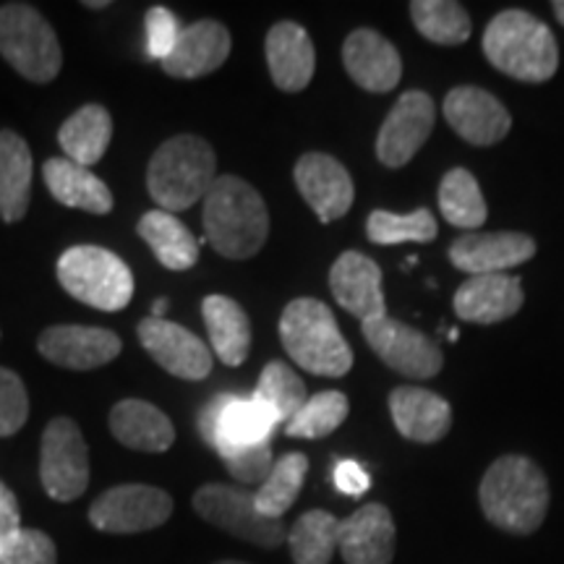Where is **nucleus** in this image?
Here are the masks:
<instances>
[{
  "instance_id": "nucleus-1",
  "label": "nucleus",
  "mask_w": 564,
  "mask_h": 564,
  "mask_svg": "<svg viewBox=\"0 0 564 564\" xmlns=\"http://www.w3.org/2000/svg\"><path fill=\"white\" fill-rule=\"evenodd\" d=\"M204 232L225 259H249L270 236L262 194L238 175H220L204 196Z\"/></svg>"
},
{
  "instance_id": "nucleus-2",
  "label": "nucleus",
  "mask_w": 564,
  "mask_h": 564,
  "mask_svg": "<svg viewBox=\"0 0 564 564\" xmlns=\"http://www.w3.org/2000/svg\"><path fill=\"white\" fill-rule=\"evenodd\" d=\"M478 499L489 523L507 533L528 535L539 531L546 518L549 481L533 460L505 455L486 470Z\"/></svg>"
},
{
  "instance_id": "nucleus-3",
  "label": "nucleus",
  "mask_w": 564,
  "mask_h": 564,
  "mask_svg": "<svg viewBox=\"0 0 564 564\" xmlns=\"http://www.w3.org/2000/svg\"><path fill=\"white\" fill-rule=\"evenodd\" d=\"M484 53L489 63L512 79L541 84L560 66V47L549 26L528 11H502L484 32Z\"/></svg>"
},
{
  "instance_id": "nucleus-4",
  "label": "nucleus",
  "mask_w": 564,
  "mask_h": 564,
  "mask_svg": "<svg viewBox=\"0 0 564 564\" xmlns=\"http://www.w3.org/2000/svg\"><path fill=\"white\" fill-rule=\"evenodd\" d=\"M217 178L215 150L194 133L167 139L152 154L147 188L162 212H183L204 199Z\"/></svg>"
},
{
  "instance_id": "nucleus-5",
  "label": "nucleus",
  "mask_w": 564,
  "mask_h": 564,
  "mask_svg": "<svg viewBox=\"0 0 564 564\" xmlns=\"http://www.w3.org/2000/svg\"><path fill=\"white\" fill-rule=\"evenodd\" d=\"M280 340L301 369L316 377H345L352 366L350 345L327 303L295 299L280 316Z\"/></svg>"
},
{
  "instance_id": "nucleus-6",
  "label": "nucleus",
  "mask_w": 564,
  "mask_h": 564,
  "mask_svg": "<svg viewBox=\"0 0 564 564\" xmlns=\"http://www.w3.org/2000/svg\"><path fill=\"white\" fill-rule=\"evenodd\" d=\"M58 280L76 301L102 312H121L133 295L131 270L121 257L102 246H74L63 251Z\"/></svg>"
},
{
  "instance_id": "nucleus-7",
  "label": "nucleus",
  "mask_w": 564,
  "mask_h": 564,
  "mask_svg": "<svg viewBox=\"0 0 564 564\" xmlns=\"http://www.w3.org/2000/svg\"><path fill=\"white\" fill-rule=\"evenodd\" d=\"M0 55L34 84L53 82L63 66L61 42L53 26L26 3L0 6Z\"/></svg>"
},
{
  "instance_id": "nucleus-8",
  "label": "nucleus",
  "mask_w": 564,
  "mask_h": 564,
  "mask_svg": "<svg viewBox=\"0 0 564 564\" xmlns=\"http://www.w3.org/2000/svg\"><path fill=\"white\" fill-rule=\"evenodd\" d=\"M194 510L220 531L241 539L246 544L278 549L288 541V528L282 520H272L257 510L253 491L228 484H207L194 494Z\"/></svg>"
},
{
  "instance_id": "nucleus-9",
  "label": "nucleus",
  "mask_w": 564,
  "mask_h": 564,
  "mask_svg": "<svg viewBox=\"0 0 564 564\" xmlns=\"http://www.w3.org/2000/svg\"><path fill=\"white\" fill-rule=\"evenodd\" d=\"M40 478L55 502H74L87 491L89 449L74 419L61 415L47 423L40 447Z\"/></svg>"
},
{
  "instance_id": "nucleus-10",
  "label": "nucleus",
  "mask_w": 564,
  "mask_h": 564,
  "mask_svg": "<svg viewBox=\"0 0 564 564\" xmlns=\"http://www.w3.org/2000/svg\"><path fill=\"white\" fill-rule=\"evenodd\" d=\"M196 429L217 455H225L230 449L272 442L278 423H274L270 411L253 398L215 394L199 411Z\"/></svg>"
},
{
  "instance_id": "nucleus-11",
  "label": "nucleus",
  "mask_w": 564,
  "mask_h": 564,
  "mask_svg": "<svg viewBox=\"0 0 564 564\" xmlns=\"http://www.w3.org/2000/svg\"><path fill=\"white\" fill-rule=\"evenodd\" d=\"M173 514V497L158 486L123 484L102 491L89 507V523L102 533H144L165 525Z\"/></svg>"
},
{
  "instance_id": "nucleus-12",
  "label": "nucleus",
  "mask_w": 564,
  "mask_h": 564,
  "mask_svg": "<svg viewBox=\"0 0 564 564\" xmlns=\"http://www.w3.org/2000/svg\"><path fill=\"white\" fill-rule=\"evenodd\" d=\"M366 343L382 361L408 379H432L442 371V350L408 324L382 316L361 324Z\"/></svg>"
},
{
  "instance_id": "nucleus-13",
  "label": "nucleus",
  "mask_w": 564,
  "mask_h": 564,
  "mask_svg": "<svg viewBox=\"0 0 564 564\" xmlns=\"http://www.w3.org/2000/svg\"><path fill=\"white\" fill-rule=\"evenodd\" d=\"M436 108L426 91L411 89L390 110L377 137V158L387 167H403L432 137Z\"/></svg>"
},
{
  "instance_id": "nucleus-14",
  "label": "nucleus",
  "mask_w": 564,
  "mask_h": 564,
  "mask_svg": "<svg viewBox=\"0 0 564 564\" xmlns=\"http://www.w3.org/2000/svg\"><path fill=\"white\" fill-rule=\"evenodd\" d=\"M139 340L147 352L158 361L162 369L178 379L199 382L207 379L212 371L209 345L188 333L181 324L167 319H144L139 324Z\"/></svg>"
},
{
  "instance_id": "nucleus-15",
  "label": "nucleus",
  "mask_w": 564,
  "mask_h": 564,
  "mask_svg": "<svg viewBox=\"0 0 564 564\" xmlns=\"http://www.w3.org/2000/svg\"><path fill=\"white\" fill-rule=\"evenodd\" d=\"M37 350L61 369L89 371L116 361L118 352H121V337L102 327L58 324V327H47L40 335Z\"/></svg>"
},
{
  "instance_id": "nucleus-16",
  "label": "nucleus",
  "mask_w": 564,
  "mask_h": 564,
  "mask_svg": "<svg viewBox=\"0 0 564 564\" xmlns=\"http://www.w3.org/2000/svg\"><path fill=\"white\" fill-rule=\"evenodd\" d=\"M295 186L322 223L340 220L352 204V178L340 160L322 152L303 154L295 165Z\"/></svg>"
},
{
  "instance_id": "nucleus-17",
  "label": "nucleus",
  "mask_w": 564,
  "mask_h": 564,
  "mask_svg": "<svg viewBox=\"0 0 564 564\" xmlns=\"http://www.w3.org/2000/svg\"><path fill=\"white\" fill-rule=\"evenodd\" d=\"M329 288L335 301L361 324L387 316L382 270L366 253L345 251L329 270Z\"/></svg>"
},
{
  "instance_id": "nucleus-18",
  "label": "nucleus",
  "mask_w": 564,
  "mask_h": 564,
  "mask_svg": "<svg viewBox=\"0 0 564 564\" xmlns=\"http://www.w3.org/2000/svg\"><path fill=\"white\" fill-rule=\"evenodd\" d=\"M444 118L476 147H491L510 133L512 118L497 97L478 87H457L444 97Z\"/></svg>"
},
{
  "instance_id": "nucleus-19",
  "label": "nucleus",
  "mask_w": 564,
  "mask_h": 564,
  "mask_svg": "<svg viewBox=\"0 0 564 564\" xmlns=\"http://www.w3.org/2000/svg\"><path fill=\"white\" fill-rule=\"evenodd\" d=\"M535 253V241L523 232H468L449 246V262L460 272L502 274L510 267L528 262Z\"/></svg>"
},
{
  "instance_id": "nucleus-20",
  "label": "nucleus",
  "mask_w": 564,
  "mask_h": 564,
  "mask_svg": "<svg viewBox=\"0 0 564 564\" xmlns=\"http://www.w3.org/2000/svg\"><path fill=\"white\" fill-rule=\"evenodd\" d=\"M230 45V32L220 21H194V24L183 26L171 55L162 61V68L173 79H199L228 61Z\"/></svg>"
},
{
  "instance_id": "nucleus-21",
  "label": "nucleus",
  "mask_w": 564,
  "mask_h": 564,
  "mask_svg": "<svg viewBox=\"0 0 564 564\" xmlns=\"http://www.w3.org/2000/svg\"><path fill=\"white\" fill-rule=\"evenodd\" d=\"M345 70L366 91H390L403 79V61L394 45L373 30H356L343 45Z\"/></svg>"
},
{
  "instance_id": "nucleus-22",
  "label": "nucleus",
  "mask_w": 564,
  "mask_h": 564,
  "mask_svg": "<svg viewBox=\"0 0 564 564\" xmlns=\"http://www.w3.org/2000/svg\"><path fill=\"white\" fill-rule=\"evenodd\" d=\"M337 552L345 564H392L394 520L384 505H364L340 520Z\"/></svg>"
},
{
  "instance_id": "nucleus-23",
  "label": "nucleus",
  "mask_w": 564,
  "mask_h": 564,
  "mask_svg": "<svg viewBox=\"0 0 564 564\" xmlns=\"http://www.w3.org/2000/svg\"><path fill=\"white\" fill-rule=\"evenodd\" d=\"M525 293L512 274H476L455 293V314L470 324H497L523 308Z\"/></svg>"
},
{
  "instance_id": "nucleus-24",
  "label": "nucleus",
  "mask_w": 564,
  "mask_h": 564,
  "mask_svg": "<svg viewBox=\"0 0 564 564\" xmlns=\"http://www.w3.org/2000/svg\"><path fill=\"white\" fill-rule=\"evenodd\" d=\"M267 66L282 91H301L314 79L316 53L308 32L295 21H280L267 32Z\"/></svg>"
},
{
  "instance_id": "nucleus-25",
  "label": "nucleus",
  "mask_w": 564,
  "mask_h": 564,
  "mask_svg": "<svg viewBox=\"0 0 564 564\" xmlns=\"http://www.w3.org/2000/svg\"><path fill=\"white\" fill-rule=\"evenodd\" d=\"M390 413L398 432L421 444L444 440L453 426V408L447 400L421 387H398L390 394Z\"/></svg>"
},
{
  "instance_id": "nucleus-26",
  "label": "nucleus",
  "mask_w": 564,
  "mask_h": 564,
  "mask_svg": "<svg viewBox=\"0 0 564 564\" xmlns=\"http://www.w3.org/2000/svg\"><path fill=\"white\" fill-rule=\"evenodd\" d=\"M110 432L123 447L139 453H165L175 442L173 421L144 400H121L112 408Z\"/></svg>"
},
{
  "instance_id": "nucleus-27",
  "label": "nucleus",
  "mask_w": 564,
  "mask_h": 564,
  "mask_svg": "<svg viewBox=\"0 0 564 564\" xmlns=\"http://www.w3.org/2000/svg\"><path fill=\"white\" fill-rule=\"evenodd\" d=\"M53 199L66 207L84 209L89 215H108L112 209V194L102 178H97L89 167L76 165L68 158H53L42 167Z\"/></svg>"
},
{
  "instance_id": "nucleus-28",
  "label": "nucleus",
  "mask_w": 564,
  "mask_h": 564,
  "mask_svg": "<svg viewBox=\"0 0 564 564\" xmlns=\"http://www.w3.org/2000/svg\"><path fill=\"white\" fill-rule=\"evenodd\" d=\"M209 345L225 366H241L251 350V322L228 295H207L202 303Z\"/></svg>"
},
{
  "instance_id": "nucleus-29",
  "label": "nucleus",
  "mask_w": 564,
  "mask_h": 564,
  "mask_svg": "<svg viewBox=\"0 0 564 564\" xmlns=\"http://www.w3.org/2000/svg\"><path fill=\"white\" fill-rule=\"evenodd\" d=\"M32 152L13 131H0V217L24 220L32 202Z\"/></svg>"
},
{
  "instance_id": "nucleus-30",
  "label": "nucleus",
  "mask_w": 564,
  "mask_h": 564,
  "mask_svg": "<svg viewBox=\"0 0 564 564\" xmlns=\"http://www.w3.org/2000/svg\"><path fill=\"white\" fill-rule=\"evenodd\" d=\"M139 236L150 243L162 267L173 272L192 270L199 259V241L171 212L152 209L139 220Z\"/></svg>"
},
{
  "instance_id": "nucleus-31",
  "label": "nucleus",
  "mask_w": 564,
  "mask_h": 564,
  "mask_svg": "<svg viewBox=\"0 0 564 564\" xmlns=\"http://www.w3.org/2000/svg\"><path fill=\"white\" fill-rule=\"evenodd\" d=\"M112 137V118L102 105H84L61 126L58 141L66 158L89 167L102 160Z\"/></svg>"
},
{
  "instance_id": "nucleus-32",
  "label": "nucleus",
  "mask_w": 564,
  "mask_h": 564,
  "mask_svg": "<svg viewBox=\"0 0 564 564\" xmlns=\"http://www.w3.org/2000/svg\"><path fill=\"white\" fill-rule=\"evenodd\" d=\"M340 520L327 510L303 512L288 531V546L295 564H329L337 552Z\"/></svg>"
},
{
  "instance_id": "nucleus-33",
  "label": "nucleus",
  "mask_w": 564,
  "mask_h": 564,
  "mask_svg": "<svg viewBox=\"0 0 564 564\" xmlns=\"http://www.w3.org/2000/svg\"><path fill=\"white\" fill-rule=\"evenodd\" d=\"M306 474H308L306 455L301 453L282 455L280 460L272 465L270 476L264 478L262 486L253 491L257 510L272 520H282V514L291 510L295 499H299L303 481H306Z\"/></svg>"
},
{
  "instance_id": "nucleus-34",
  "label": "nucleus",
  "mask_w": 564,
  "mask_h": 564,
  "mask_svg": "<svg viewBox=\"0 0 564 564\" xmlns=\"http://www.w3.org/2000/svg\"><path fill=\"white\" fill-rule=\"evenodd\" d=\"M440 209L444 220L455 228L476 230L486 223V202L474 173L465 167H455L442 178L440 186Z\"/></svg>"
},
{
  "instance_id": "nucleus-35",
  "label": "nucleus",
  "mask_w": 564,
  "mask_h": 564,
  "mask_svg": "<svg viewBox=\"0 0 564 564\" xmlns=\"http://www.w3.org/2000/svg\"><path fill=\"white\" fill-rule=\"evenodd\" d=\"M411 19L415 30L436 45H463L474 32L468 11L453 0H413Z\"/></svg>"
},
{
  "instance_id": "nucleus-36",
  "label": "nucleus",
  "mask_w": 564,
  "mask_h": 564,
  "mask_svg": "<svg viewBox=\"0 0 564 564\" xmlns=\"http://www.w3.org/2000/svg\"><path fill=\"white\" fill-rule=\"evenodd\" d=\"M257 403H262L274 423H288L295 413L306 405V384L295 373L291 366L282 361H272L264 366L262 377H259L257 392L251 394Z\"/></svg>"
},
{
  "instance_id": "nucleus-37",
  "label": "nucleus",
  "mask_w": 564,
  "mask_h": 564,
  "mask_svg": "<svg viewBox=\"0 0 564 564\" xmlns=\"http://www.w3.org/2000/svg\"><path fill=\"white\" fill-rule=\"evenodd\" d=\"M366 232L371 243H432L436 238V220L429 209H415L411 215H394V212L377 209L366 220Z\"/></svg>"
},
{
  "instance_id": "nucleus-38",
  "label": "nucleus",
  "mask_w": 564,
  "mask_h": 564,
  "mask_svg": "<svg viewBox=\"0 0 564 564\" xmlns=\"http://www.w3.org/2000/svg\"><path fill=\"white\" fill-rule=\"evenodd\" d=\"M348 398L343 392H319L285 423V434L293 440H322L348 419Z\"/></svg>"
},
{
  "instance_id": "nucleus-39",
  "label": "nucleus",
  "mask_w": 564,
  "mask_h": 564,
  "mask_svg": "<svg viewBox=\"0 0 564 564\" xmlns=\"http://www.w3.org/2000/svg\"><path fill=\"white\" fill-rule=\"evenodd\" d=\"M0 564H58V549L47 533L21 528L0 544Z\"/></svg>"
},
{
  "instance_id": "nucleus-40",
  "label": "nucleus",
  "mask_w": 564,
  "mask_h": 564,
  "mask_svg": "<svg viewBox=\"0 0 564 564\" xmlns=\"http://www.w3.org/2000/svg\"><path fill=\"white\" fill-rule=\"evenodd\" d=\"M30 419V398L19 373L0 369V436L17 434Z\"/></svg>"
},
{
  "instance_id": "nucleus-41",
  "label": "nucleus",
  "mask_w": 564,
  "mask_h": 564,
  "mask_svg": "<svg viewBox=\"0 0 564 564\" xmlns=\"http://www.w3.org/2000/svg\"><path fill=\"white\" fill-rule=\"evenodd\" d=\"M223 463L228 465L230 476L236 481H241L246 486H253L270 476L272 470V442H262V444H251V447H241V449H230V453L220 455Z\"/></svg>"
},
{
  "instance_id": "nucleus-42",
  "label": "nucleus",
  "mask_w": 564,
  "mask_h": 564,
  "mask_svg": "<svg viewBox=\"0 0 564 564\" xmlns=\"http://www.w3.org/2000/svg\"><path fill=\"white\" fill-rule=\"evenodd\" d=\"M181 26L173 11L165 6H154L147 13V55L152 61H165L178 42Z\"/></svg>"
},
{
  "instance_id": "nucleus-43",
  "label": "nucleus",
  "mask_w": 564,
  "mask_h": 564,
  "mask_svg": "<svg viewBox=\"0 0 564 564\" xmlns=\"http://www.w3.org/2000/svg\"><path fill=\"white\" fill-rule=\"evenodd\" d=\"M335 486L345 497H364L369 491L371 478L356 460H340L335 465Z\"/></svg>"
},
{
  "instance_id": "nucleus-44",
  "label": "nucleus",
  "mask_w": 564,
  "mask_h": 564,
  "mask_svg": "<svg viewBox=\"0 0 564 564\" xmlns=\"http://www.w3.org/2000/svg\"><path fill=\"white\" fill-rule=\"evenodd\" d=\"M19 531H21L19 502L9 486L0 481V544H6V541Z\"/></svg>"
},
{
  "instance_id": "nucleus-45",
  "label": "nucleus",
  "mask_w": 564,
  "mask_h": 564,
  "mask_svg": "<svg viewBox=\"0 0 564 564\" xmlns=\"http://www.w3.org/2000/svg\"><path fill=\"white\" fill-rule=\"evenodd\" d=\"M165 312H167V301H165V299L154 301V306H152V319H165Z\"/></svg>"
},
{
  "instance_id": "nucleus-46",
  "label": "nucleus",
  "mask_w": 564,
  "mask_h": 564,
  "mask_svg": "<svg viewBox=\"0 0 564 564\" xmlns=\"http://www.w3.org/2000/svg\"><path fill=\"white\" fill-rule=\"evenodd\" d=\"M552 9H554V17L560 19V24L564 26V0H554Z\"/></svg>"
},
{
  "instance_id": "nucleus-47",
  "label": "nucleus",
  "mask_w": 564,
  "mask_h": 564,
  "mask_svg": "<svg viewBox=\"0 0 564 564\" xmlns=\"http://www.w3.org/2000/svg\"><path fill=\"white\" fill-rule=\"evenodd\" d=\"M84 6H87V9H108V0H87V3H84Z\"/></svg>"
},
{
  "instance_id": "nucleus-48",
  "label": "nucleus",
  "mask_w": 564,
  "mask_h": 564,
  "mask_svg": "<svg viewBox=\"0 0 564 564\" xmlns=\"http://www.w3.org/2000/svg\"><path fill=\"white\" fill-rule=\"evenodd\" d=\"M215 564H246V562H236V560H225V562H215Z\"/></svg>"
}]
</instances>
